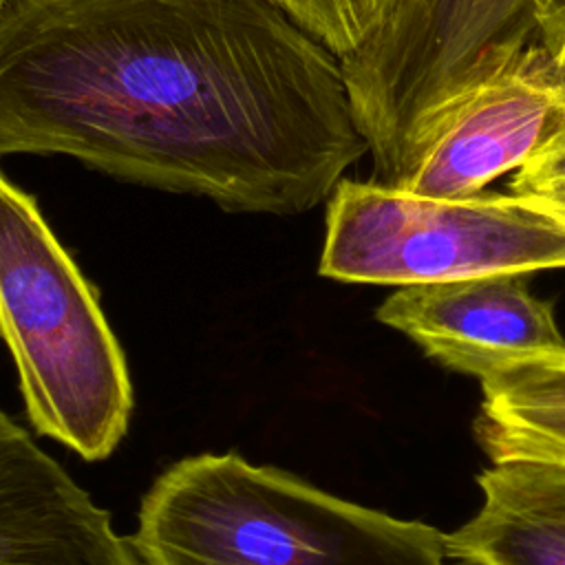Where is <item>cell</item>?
I'll list each match as a JSON object with an SVG mask.
<instances>
[{
	"mask_svg": "<svg viewBox=\"0 0 565 565\" xmlns=\"http://www.w3.org/2000/svg\"><path fill=\"white\" fill-rule=\"evenodd\" d=\"M300 214L369 152L342 62L274 0H9L0 154Z\"/></svg>",
	"mask_w": 565,
	"mask_h": 565,
	"instance_id": "obj_1",
	"label": "cell"
},
{
	"mask_svg": "<svg viewBox=\"0 0 565 565\" xmlns=\"http://www.w3.org/2000/svg\"><path fill=\"white\" fill-rule=\"evenodd\" d=\"M143 565H450L446 534L236 452L168 466L130 539Z\"/></svg>",
	"mask_w": 565,
	"mask_h": 565,
	"instance_id": "obj_2",
	"label": "cell"
},
{
	"mask_svg": "<svg viewBox=\"0 0 565 565\" xmlns=\"http://www.w3.org/2000/svg\"><path fill=\"white\" fill-rule=\"evenodd\" d=\"M0 335L31 426L86 461L113 455L135 406L126 355L35 199L2 172Z\"/></svg>",
	"mask_w": 565,
	"mask_h": 565,
	"instance_id": "obj_3",
	"label": "cell"
},
{
	"mask_svg": "<svg viewBox=\"0 0 565 565\" xmlns=\"http://www.w3.org/2000/svg\"><path fill=\"white\" fill-rule=\"evenodd\" d=\"M550 0H399L342 73L373 181L404 188L459 104L539 44Z\"/></svg>",
	"mask_w": 565,
	"mask_h": 565,
	"instance_id": "obj_4",
	"label": "cell"
},
{
	"mask_svg": "<svg viewBox=\"0 0 565 565\" xmlns=\"http://www.w3.org/2000/svg\"><path fill=\"white\" fill-rule=\"evenodd\" d=\"M565 267V223L521 194L439 199L340 179L327 203L320 276L417 285Z\"/></svg>",
	"mask_w": 565,
	"mask_h": 565,
	"instance_id": "obj_5",
	"label": "cell"
},
{
	"mask_svg": "<svg viewBox=\"0 0 565 565\" xmlns=\"http://www.w3.org/2000/svg\"><path fill=\"white\" fill-rule=\"evenodd\" d=\"M375 318L477 380L521 358L565 353L552 305L530 291L527 274L402 285Z\"/></svg>",
	"mask_w": 565,
	"mask_h": 565,
	"instance_id": "obj_6",
	"label": "cell"
},
{
	"mask_svg": "<svg viewBox=\"0 0 565 565\" xmlns=\"http://www.w3.org/2000/svg\"><path fill=\"white\" fill-rule=\"evenodd\" d=\"M565 104V75L536 44L486 79L448 117L404 190L461 199L519 170L550 137Z\"/></svg>",
	"mask_w": 565,
	"mask_h": 565,
	"instance_id": "obj_7",
	"label": "cell"
},
{
	"mask_svg": "<svg viewBox=\"0 0 565 565\" xmlns=\"http://www.w3.org/2000/svg\"><path fill=\"white\" fill-rule=\"evenodd\" d=\"M479 488V512L446 534L450 565H565V461L499 459Z\"/></svg>",
	"mask_w": 565,
	"mask_h": 565,
	"instance_id": "obj_8",
	"label": "cell"
},
{
	"mask_svg": "<svg viewBox=\"0 0 565 565\" xmlns=\"http://www.w3.org/2000/svg\"><path fill=\"white\" fill-rule=\"evenodd\" d=\"M479 382L483 399L475 439L492 461H565V353L521 358Z\"/></svg>",
	"mask_w": 565,
	"mask_h": 565,
	"instance_id": "obj_9",
	"label": "cell"
},
{
	"mask_svg": "<svg viewBox=\"0 0 565 565\" xmlns=\"http://www.w3.org/2000/svg\"><path fill=\"white\" fill-rule=\"evenodd\" d=\"M340 60L355 53L399 0H274Z\"/></svg>",
	"mask_w": 565,
	"mask_h": 565,
	"instance_id": "obj_10",
	"label": "cell"
},
{
	"mask_svg": "<svg viewBox=\"0 0 565 565\" xmlns=\"http://www.w3.org/2000/svg\"><path fill=\"white\" fill-rule=\"evenodd\" d=\"M512 194L556 196L565 194V104L558 121L541 148L516 170Z\"/></svg>",
	"mask_w": 565,
	"mask_h": 565,
	"instance_id": "obj_11",
	"label": "cell"
},
{
	"mask_svg": "<svg viewBox=\"0 0 565 565\" xmlns=\"http://www.w3.org/2000/svg\"><path fill=\"white\" fill-rule=\"evenodd\" d=\"M539 44L565 75V0H550L539 22Z\"/></svg>",
	"mask_w": 565,
	"mask_h": 565,
	"instance_id": "obj_12",
	"label": "cell"
},
{
	"mask_svg": "<svg viewBox=\"0 0 565 565\" xmlns=\"http://www.w3.org/2000/svg\"><path fill=\"white\" fill-rule=\"evenodd\" d=\"M527 199H532L541 207L550 210L552 214H556L565 223V194H556V196H527Z\"/></svg>",
	"mask_w": 565,
	"mask_h": 565,
	"instance_id": "obj_13",
	"label": "cell"
},
{
	"mask_svg": "<svg viewBox=\"0 0 565 565\" xmlns=\"http://www.w3.org/2000/svg\"><path fill=\"white\" fill-rule=\"evenodd\" d=\"M7 2H9V0H0V9H2Z\"/></svg>",
	"mask_w": 565,
	"mask_h": 565,
	"instance_id": "obj_14",
	"label": "cell"
}]
</instances>
